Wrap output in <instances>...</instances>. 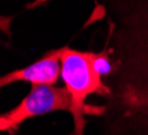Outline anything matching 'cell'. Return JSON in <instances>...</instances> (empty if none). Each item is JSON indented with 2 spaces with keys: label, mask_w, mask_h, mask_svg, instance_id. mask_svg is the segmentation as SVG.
<instances>
[{
  "label": "cell",
  "mask_w": 148,
  "mask_h": 135,
  "mask_svg": "<svg viewBox=\"0 0 148 135\" xmlns=\"http://www.w3.org/2000/svg\"><path fill=\"white\" fill-rule=\"evenodd\" d=\"M145 107H147V111H148V98H147V101H145Z\"/></svg>",
  "instance_id": "obj_5"
},
{
  "label": "cell",
  "mask_w": 148,
  "mask_h": 135,
  "mask_svg": "<svg viewBox=\"0 0 148 135\" xmlns=\"http://www.w3.org/2000/svg\"><path fill=\"white\" fill-rule=\"evenodd\" d=\"M45 1H49V0H35L34 4H31V6H28V8H34V7H38V6H40V4L45 3Z\"/></svg>",
  "instance_id": "obj_4"
},
{
  "label": "cell",
  "mask_w": 148,
  "mask_h": 135,
  "mask_svg": "<svg viewBox=\"0 0 148 135\" xmlns=\"http://www.w3.org/2000/svg\"><path fill=\"white\" fill-rule=\"evenodd\" d=\"M62 50H51L41 59L21 70H15L1 76L0 86L14 82H28L32 86H53L62 75Z\"/></svg>",
  "instance_id": "obj_3"
},
{
  "label": "cell",
  "mask_w": 148,
  "mask_h": 135,
  "mask_svg": "<svg viewBox=\"0 0 148 135\" xmlns=\"http://www.w3.org/2000/svg\"><path fill=\"white\" fill-rule=\"evenodd\" d=\"M72 108V98L67 88L53 86H32L31 92L15 108L0 116V130L12 132L27 119L49 114L53 111H69Z\"/></svg>",
  "instance_id": "obj_2"
},
{
  "label": "cell",
  "mask_w": 148,
  "mask_h": 135,
  "mask_svg": "<svg viewBox=\"0 0 148 135\" xmlns=\"http://www.w3.org/2000/svg\"><path fill=\"white\" fill-rule=\"evenodd\" d=\"M62 79L72 98L71 115L73 119L72 135H84L86 114L103 115L104 107L88 106L86 99L90 95H110V87L103 82V75L111 71L110 59L106 52L77 51L62 47Z\"/></svg>",
  "instance_id": "obj_1"
},
{
  "label": "cell",
  "mask_w": 148,
  "mask_h": 135,
  "mask_svg": "<svg viewBox=\"0 0 148 135\" xmlns=\"http://www.w3.org/2000/svg\"><path fill=\"white\" fill-rule=\"evenodd\" d=\"M71 135H72V134H71Z\"/></svg>",
  "instance_id": "obj_6"
}]
</instances>
